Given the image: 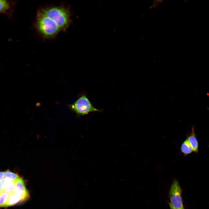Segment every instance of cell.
Instances as JSON below:
<instances>
[{"mask_svg":"<svg viewBox=\"0 0 209 209\" xmlns=\"http://www.w3.org/2000/svg\"><path fill=\"white\" fill-rule=\"evenodd\" d=\"M40 9L57 24L61 31L67 30L71 23L69 8L65 5L49 6Z\"/></svg>","mask_w":209,"mask_h":209,"instance_id":"obj_1","label":"cell"},{"mask_svg":"<svg viewBox=\"0 0 209 209\" xmlns=\"http://www.w3.org/2000/svg\"><path fill=\"white\" fill-rule=\"evenodd\" d=\"M35 26L39 35L45 39L54 38L61 31L57 24L40 9L37 12Z\"/></svg>","mask_w":209,"mask_h":209,"instance_id":"obj_2","label":"cell"},{"mask_svg":"<svg viewBox=\"0 0 209 209\" xmlns=\"http://www.w3.org/2000/svg\"><path fill=\"white\" fill-rule=\"evenodd\" d=\"M69 107L79 116L84 115L91 112L102 111L94 107L85 94L82 95L75 102L69 105Z\"/></svg>","mask_w":209,"mask_h":209,"instance_id":"obj_3","label":"cell"},{"mask_svg":"<svg viewBox=\"0 0 209 209\" xmlns=\"http://www.w3.org/2000/svg\"><path fill=\"white\" fill-rule=\"evenodd\" d=\"M170 206L174 209H184L181 196V190L178 181H173L169 191Z\"/></svg>","mask_w":209,"mask_h":209,"instance_id":"obj_4","label":"cell"},{"mask_svg":"<svg viewBox=\"0 0 209 209\" xmlns=\"http://www.w3.org/2000/svg\"><path fill=\"white\" fill-rule=\"evenodd\" d=\"M16 2L11 0H0V14L6 15L12 18Z\"/></svg>","mask_w":209,"mask_h":209,"instance_id":"obj_5","label":"cell"},{"mask_svg":"<svg viewBox=\"0 0 209 209\" xmlns=\"http://www.w3.org/2000/svg\"><path fill=\"white\" fill-rule=\"evenodd\" d=\"M15 187L13 192L25 200L29 197V195L23 179L20 177L15 181Z\"/></svg>","mask_w":209,"mask_h":209,"instance_id":"obj_6","label":"cell"},{"mask_svg":"<svg viewBox=\"0 0 209 209\" xmlns=\"http://www.w3.org/2000/svg\"><path fill=\"white\" fill-rule=\"evenodd\" d=\"M186 139L192 148L193 151L197 153L198 151L199 144L194 127L192 128L191 133L188 136Z\"/></svg>","mask_w":209,"mask_h":209,"instance_id":"obj_7","label":"cell"},{"mask_svg":"<svg viewBox=\"0 0 209 209\" xmlns=\"http://www.w3.org/2000/svg\"><path fill=\"white\" fill-rule=\"evenodd\" d=\"M24 201L21 197L13 192L9 194L8 199L4 207L11 206Z\"/></svg>","mask_w":209,"mask_h":209,"instance_id":"obj_8","label":"cell"},{"mask_svg":"<svg viewBox=\"0 0 209 209\" xmlns=\"http://www.w3.org/2000/svg\"><path fill=\"white\" fill-rule=\"evenodd\" d=\"M3 191L9 194L13 192L15 187V181L4 179L3 180Z\"/></svg>","mask_w":209,"mask_h":209,"instance_id":"obj_9","label":"cell"},{"mask_svg":"<svg viewBox=\"0 0 209 209\" xmlns=\"http://www.w3.org/2000/svg\"><path fill=\"white\" fill-rule=\"evenodd\" d=\"M181 150V152L184 156H187L193 152L186 139L185 140L182 144Z\"/></svg>","mask_w":209,"mask_h":209,"instance_id":"obj_10","label":"cell"},{"mask_svg":"<svg viewBox=\"0 0 209 209\" xmlns=\"http://www.w3.org/2000/svg\"><path fill=\"white\" fill-rule=\"evenodd\" d=\"M4 172V179H6L15 181L19 177L17 174L9 170H7Z\"/></svg>","mask_w":209,"mask_h":209,"instance_id":"obj_11","label":"cell"},{"mask_svg":"<svg viewBox=\"0 0 209 209\" xmlns=\"http://www.w3.org/2000/svg\"><path fill=\"white\" fill-rule=\"evenodd\" d=\"M9 194L3 191L0 192V207H4L8 199Z\"/></svg>","mask_w":209,"mask_h":209,"instance_id":"obj_12","label":"cell"},{"mask_svg":"<svg viewBox=\"0 0 209 209\" xmlns=\"http://www.w3.org/2000/svg\"><path fill=\"white\" fill-rule=\"evenodd\" d=\"M4 179V172H0V181H2Z\"/></svg>","mask_w":209,"mask_h":209,"instance_id":"obj_13","label":"cell"},{"mask_svg":"<svg viewBox=\"0 0 209 209\" xmlns=\"http://www.w3.org/2000/svg\"><path fill=\"white\" fill-rule=\"evenodd\" d=\"M3 180L0 181V192L3 191Z\"/></svg>","mask_w":209,"mask_h":209,"instance_id":"obj_14","label":"cell"},{"mask_svg":"<svg viewBox=\"0 0 209 209\" xmlns=\"http://www.w3.org/2000/svg\"><path fill=\"white\" fill-rule=\"evenodd\" d=\"M170 209H174V208H171V207H170Z\"/></svg>","mask_w":209,"mask_h":209,"instance_id":"obj_15","label":"cell"}]
</instances>
